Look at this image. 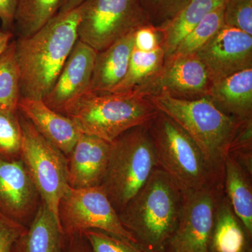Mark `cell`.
<instances>
[{"mask_svg":"<svg viewBox=\"0 0 252 252\" xmlns=\"http://www.w3.org/2000/svg\"><path fill=\"white\" fill-rule=\"evenodd\" d=\"M81 16V6L58 13L32 35L15 40L21 97L42 99L52 89L78 40Z\"/></svg>","mask_w":252,"mask_h":252,"instance_id":"obj_1","label":"cell"},{"mask_svg":"<svg viewBox=\"0 0 252 252\" xmlns=\"http://www.w3.org/2000/svg\"><path fill=\"white\" fill-rule=\"evenodd\" d=\"M183 200L182 189L158 167L119 212V218L139 248L145 252H160L177 228Z\"/></svg>","mask_w":252,"mask_h":252,"instance_id":"obj_2","label":"cell"},{"mask_svg":"<svg viewBox=\"0 0 252 252\" xmlns=\"http://www.w3.org/2000/svg\"><path fill=\"white\" fill-rule=\"evenodd\" d=\"M147 97L158 110L173 119L188 133L209 165L223 175V162L244 120L227 115L207 97L187 100L165 94Z\"/></svg>","mask_w":252,"mask_h":252,"instance_id":"obj_3","label":"cell"},{"mask_svg":"<svg viewBox=\"0 0 252 252\" xmlns=\"http://www.w3.org/2000/svg\"><path fill=\"white\" fill-rule=\"evenodd\" d=\"M157 107L147 96L135 93H88L67 115L81 133L111 143L137 126H148L157 117Z\"/></svg>","mask_w":252,"mask_h":252,"instance_id":"obj_4","label":"cell"},{"mask_svg":"<svg viewBox=\"0 0 252 252\" xmlns=\"http://www.w3.org/2000/svg\"><path fill=\"white\" fill-rule=\"evenodd\" d=\"M158 168L148 126H137L110 143L108 165L102 187L119 213Z\"/></svg>","mask_w":252,"mask_h":252,"instance_id":"obj_5","label":"cell"},{"mask_svg":"<svg viewBox=\"0 0 252 252\" xmlns=\"http://www.w3.org/2000/svg\"><path fill=\"white\" fill-rule=\"evenodd\" d=\"M158 167L182 191L206 188L223 180L205 160L195 142L173 119L159 111L149 126Z\"/></svg>","mask_w":252,"mask_h":252,"instance_id":"obj_6","label":"cell"},{"mask_svg":"<svg viewBox=\"0 0 252 252\" xmlns=\"http://www.w3.org/2000/svg\"><path fill=\"white\" fill-rule=\"evenodd\" d=\"M18 117L23 131L21 160L41 200L59 221L60 200L68 187L67 157L19 112Z\"/></svg>","mask_w":252,"mask_h":252,"instance_id":"obj_7","label":"cell"},{"mask_svg":"<svg viewBox=\"0 0 252 252\" xmlns=\"http://www.w3.org/2000/svg\"><path fill=\"white\" fill-rule=\"evenodd\" d=\"M81 9L78 39L97 52L149 24L140 0H86Z\"/></svg>","mask_w":252,"mask_h":252,"instance_id":"obj_8","label":"cell"},{"mask_svg":"<svg viewBox=\"0 0 252 252\" xmlns=\"http://www.w3.org/2000/svg\"><path fill=\"white\" fill-rule=\"evenodd\" d=\"M58 214L65 237L98 230L137 245L102 186L80 189L67 187L60 200Z\"/></svg>","mask_w":252,"mask_h":252,"instance_id":"obj_9","label":"cell"},{"mask_svg":"<svg viewBox=\"0 0 252 252\" xmlns=\"http://www.w3.org/2000/svg\"><path fill=\"white\" fill-rule=\"evenodd\" d=\"M223 180L196 190L183 192L178 225L169 240L167 252H212V238Z\"/></svg>","mask_w":252,"mask_h":252,"instance_id":"obj_10","label":"cell"},{"mask_svg":"<svg viewBox=\"0 0 252 252\" xmlns=\"http://www.w3.org/2000/svg\"><path fill=\"white\" fill-rule=\"evenodd\" d=\"M97 53L78 39L54 86L42 99L48 107L67 117L76 102L89 93Z\"/></svg>","mask_w":252,"mask_h":252,"instance_id":"obj_11","label":"cell"},{"mask_svg":"<svg viewBox=\"0 0 252 252\" xmlns=\"http://www.w3.org/2000/svg\"><path fill=\"white\" fill-rule=\"evenodd\" d=\"M195 55L215 83L252 68V36L224 26Z\"/></svg>","mask_w":252,"mask_h":252,"instance_id":"obj_12","label":"cell"},{"mask_svg":"<svg viewBox=\"0 0 252 252\" xmlns=\"http://www.w3.org/2000/svg\"><path fill=\"white\" fill-rule=\"evenodd\" d=\"M41 202L21 159H0V212L28 227Z\"/></svg>","mask_w":252,"mask_h":252,"instance_id":"obj_13","label":"cell"},{"mask_svg":"<svg viewBox=\"0 0 252 252\" xmlns=\"http://www.w3.org/2000/svg\"><path fill=\"white\" fill-rule=\"evenodd\" d=\"M212 84L205 64L196 55L172 54L165 59L151 95L165 94L177 99H200L207 97Z\"/></svg>","mask_w":252,"mask_h":252,"instance_id":"obj_14","label":"cell"},{"mask_svg":"<svg viewBox=\"0 0 252 252\" xmlns=\"http://www.w3.org/2000/svg\"><path fill=\"white\" fill-rule=\"evenodd\" d=\"M110 143L81 133L67 157L68 187L74 189L102 185L108 165Z\"/></svg>","mask_w":252,"mask_h":252,"instance_id":"obj_15","label":"cell"},{"mask_svg":"<svg viewBox=\"0 0 252 252\" xmlns=\"http://www.w3.org/2000/svg\"><path fill=\"white\" fill-rule=\"evenodd\" d=\"M18 112L27 119L44 138L69 157L81 135L70 118L55 112L43 99L21 97Z\"/></svg>","mask_w":252,"mask_h":252,"instance_id":"obj_16","label":"cell"},{"mask_svg":"<svg viewBox=\"0 0 252 252\" xmlns=\"http://www.w3.org/2000/svg\"><path fill=\"white\" fill-rule=\"evenodd\" d=\"M135 32L96 55L89 93H111L124 79L134 47Z\"/></svg>","mask_w":252,"mask_h":252,"instance_id":"obj_17","label":"cell"},{"mask_svg":"<svg viewBox=\"0 0 252 252\" xmlns=\"http://www.w3.org/2000/svg\"><path fill=\"white\" fill-rule=\"evenodd\" d=\"M207 98L230 117L238 120L252 117V68L213 83Z\"/></svg>","mask_w":252,"mask_h":252,"instance_id":"obj_18","label":"cell"},{"mask_svg":"<svg viewBox=\"0 0 252 252\" xmlns=\"http://www.w3.org/2000/svg\"><path fill=\"white\" fill-rule=\"evenodd\" d=\"M65 235L59 220L41 200L35 217L11 252H63Z\"/></svg>","mask_w":252,"mask_h":252,"instance_id":"obj_19","label":"cell"},{"mask_svg":"<svg viewBox=\"0 0 252 252\" xmlns=\"http://www.w3.org/2000/svg\"><path fill=\"white\" fill-rule=\"evenodd\" d=\"M252 173L240 161L228 154L223 162V192L233 212L245 227L249 235L252 234Z\"/></svg>","mask_w":252,"mask_h":252,"instance_id":"obj_20","label":"cell"},{"mask_svg":"<svg viewBox=\"0 0 252 252\" xmlns=\"http://www.w3.org/2000/svg\"><path fill=\"white\" fill-rule=\"evenodd\" d=\"M165 61L162 46L144 52L133 47L126 77L111 93L153 94Z\"/></svg>","mask_w":252,"mask_h":252,"instance_id":"obj_21","label":"cell"},{"mask_svg":"<svg viewBox=\"0 0 252 252\" xmlns=\"http://www.w3.org/2000/svg\"><path fill=\"white\" fill-rule=\"evenodd\" d=\"M227 1L228 0H189L171 20L159 28L162 33V46L165 59L173 54L182 39L206 15L225 6Z\"/></svg>","mask_w":252,"mask_h":252,"instance_id":"obj_22","label":"cell"},{"mask_svg":"<svg viewBox=\"0 0 252 252\" xmlns=\"http://www.w3.org/2000/svg\"><path fill=\"white\" fill-rule=\"evenodd\" d=\"M240 223L223 192L217 204L212 252H243L245 236Z\"/></svg>","mask_w":252,"mask_h":252,"instance_id":"obj_23","label":"cell"},{"mask_svg":"<svg viewBox=\"0 0 252 252\" xmlns=\"http://www.w3.org/2000/svg\"><path fill=\"white\" fill-rule=\"evenodd\" d=\"M63 0H18L14 30L18 38L28 37L59 13Z\"/></svg>","mask_w":252,"mask_h":252,"instance_id":"obj_24","label":"cell"},{"mask_svg":"<svg viewBox=\"0 0 252 252\" xmlns=\"http://www.w3.org/2000/svg\"><path fill=\"white\" fill-rule=\"evenodd\" d=\"M21 97L16 41L11 40L0 54V110L18 112Z\"/></svg>","mask_w":252,"mask_h":252,"instance_id":"obj_25","label":"cell"},{"mask_svg":"<svg viewBox=\"0 0 252 252\" xmlns=\"http://www.w3.org/2000/svg\"><path fill=\"white\" fill-rule=\"evenodd\" d=\"M224 12L225 6H223L206 15L182 39L173 54H196L225 26Z\"/></svg>","mask_w":252,"mask_h":252,"instance_id":"obj_26","label":"cell"},{"mask_svg":"<svg viewBox=\"0 0 252 252\" xmlns=\"http://www.w3.org/2000/svg\"><path fill=\"white\" fill-rule=\"evenodd\" d=\"M23 131L18 112L0 110V159H21Z\"/></svg>","mask_w":252,"mask_h":252,"instance_id":"obj_27","label":"cell"},{"mask_svg":"<svg viewBox=\"0 0 252 252\" xmlns=\"http://www.w3.org/2000/svg\"><path fill=\"white\" fill-rule=\"evenodd\" d=\"M189 0H140L149 24L161 28L185 6Z\"/></svg>","mask_w":252,"mask_h":252,"instance_id":"obj_28","label":"cell"},{"mask_svg":"<svg viewBox=\"0 0 252 252\" xmlns=\"http://www.w3.org/2000/svg\"><path fill=\"white\" fill-rule=\"evenodd\" d=\"M83 234L91 252H145L128 240L101 230H88Z\"/></svg>","mask_w":252,"mask_h":252,"instance_id":"obj_29","label":"cell"},{"mask_svg":"<svg viewBox=\"0 0 252 252\" xmlns=\"http://www.w3.org/2000/svg\"><path fill=\"white\" fill-rule=\"evenodd\" d=\"M224 23L252 36V0H228L225 5Z\"/></svg>","mask_w":252,"mask_h":252,"instance_id":"obj_30","label":"cell"},{"mask_svg":"<svg viewBox=\"0 0 252 252\" xmlns=\"http://www.w3.org/2000/svg\"><path fill=\"white\" fill-rule=\"evenodd\" d=\"M28 227L0 212V252H11L15 243L26 233Z\"/></svg>","mask_w":252,"mask_h":252,"instance_id":"obj_31","label":"cell"},{"mask_svg":"<svg viewBox=\"0 0 252 252\" xmlns=\"http://www.w3.org/2000/svg\"><path fill=\"white\" fill-rule=\"evenodd\" d=\"M162 35L159 28L149 24L135 31L134 48L148 52L162 46Z\"/></svg>","mask_w":252,"mask_h":252,"instance_id":"obj_32","label":"cell"},{"mask_svg":"<svg viewBox=\"0 0 252 252\" xmlns=\"http://www.w3.org/2000/svg\"><path fill=\"white\" fill-rule=\"evenodd\" d=\"M18 0H0V21L1 29L12 31Z\"/></svg>","mask_w":252,"mask_h":252,"instance_id":"obj_33","label":"cell"},{"mask_svg":"<svg viewBox=\"0 0 252 252\" xmlns=\"http://www.w3.org/2000/svg\"><path fill=\"white\" fill-rule=\"evenodd\" d=\"M63 252H91L89 243L84 234L65 237Z\"/></svg>","mask_w":252,"mask_h":252,"instance_id":"obj_34","label":"cell"},{"mask_svg":"<svg viewBox=\"0 0 252 252\" xmlns=\"http://www.w3.org/2000/svg\"><path fill=\"white\" fill-rule=\"evenodd\" d=\"M86 0H63L59 13L62 14L77 9Z\"/></svg>","mask_w":252,"mask_h":252,"instance_id":"obj_35","label":"cell"},{"mask_svg":"<svg viewBox=\"0 0 252 252\" xmlns=\"http://www.w3.org/2000/svg\"><path fill=\"white\" fill-rule=\"evenodd\" d=\"M12 31H4V30L0 29V54L9 45L10 41L12 40Z\"/></svg>","mask_w":252,"mask_h":252,"instance_id":"obj_36","label":"cell"}]
</instances>
